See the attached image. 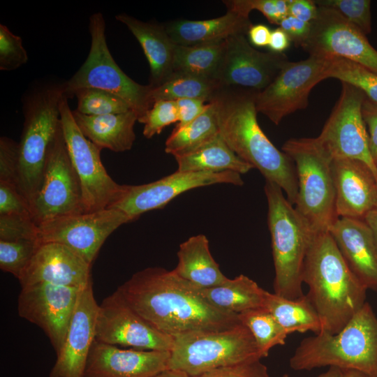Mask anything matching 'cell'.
<instances>
[{
    "label": "cell",
    "mask_w": 377,
    "mask_h": 377,
    "mask_svg": "<svg viewBox=\"0 0 377 377\" xmlns=\"http://www.w3.org/2000/svg\"><path fill=\"white\" fill-rule=\"evenodd\" d=\"M117 290L149 324L172 337L225 330L240 323L238 314L214 306L198 288L163 267L138 271Z\"/></svg>",
    "instance_id": "6da1fadb"
},
{
    "label": "cell",
    "mask_w": 377,
    "mask_h": 377,
    "mask_svg": "<svg viewBox=\"0 0 377 377\" xmlns=\"http://www.w3.org/2000/svg\"><path fill=\"white\" fill-rule=\"evenodd\" d=\"M256 91L226 87L213 101L219 133L228 147L243 161L258 169L265 178L281 188L287 200L295 205L298 193L295 165L279 150L258 124Z\"/></svg>",
    "instance_id": "7a4b0ae2"
},
{
    "label": "cell",
    "mask_w": 377,
    "mask_h": 377,
    "mask_svg": "<svg viewBox=\"0 0 377 377\" xmlns=\"http://www.w3.org/2000/svg\"><path fill=\"white\" fill-rule=\"evenodd\" d=\"M302 282L320 318V332L338 333L367 302L368 289L350 270L329 232L313 235Z\"/></svg>",
    "instance_id": "3957f363"
},
{
    "label": "cell",
    "mask_w": 377,
    "mask_h": 377,
    "mask_svg": "<svg viewBox=\"0 0 377 377\" xmlns=\"http://www.w3.org/2000/svg\"><path fill=\"white\" fill-rule=\"evenodd\" d=\"M295 371L325 367L354 369L377 377V317L367 302L337 334L304 338L289 360Z\"/></svg>",
    "instance_id": "277c9868"
},
{
    "label": "cell",
    "mask_w": 377,
    "mask_h": 377,
    "mask_svg": "<svg viewBox=\"0 0 377 377\" xmlns=\"http://www.w3.org/2000/svg\"><path fill=\"white\" fill-rule=\"evenodd\" d=\"M65 84L36 87L23 99L24 124L19 143L18 189L30 209L40 188L50 147L61 126Z\"/></svg>",
    "instance_id": "5b68a950"
},
{
    "label": "cell",
    "mask_w": 377,
    "mask_h": 377,
    "mask_svg": "<svg viewBox=\"0 0 377 377\" xmlns=\"http://www.w3.org/2000/svg\"><path fill=\"white\" fill-rule=\"evenodd\" d=\"M267 223L272 241L274 293L290 300L301 297L304 259L314 234L276 184L265 180Z\"/></svg>",
    "instance_id": "8992f818"
},
{
    "label": "cell",
    "mask_w": 377,
    "mask_h": 377,
    "mask_svg": "<svg viewBox=\"0 0 377 377\" xmlns=\"http://www.w3.org/2000/svg\"><path fill=\"white\" fill-rule=\"evenodd\" d=\"M281 150L295 168L298 185L296 211L314 234L329 232L339 219L332 157L316 138L289 139Z\"/></svg>",
    "instance_id": "52a82bcc"
},
{
    "label": "cell",
    "mask_w": 377,
    "mask_h": 377,
    "mask_svg": "<svg viewBox=\"0 0 377 377\" xmlns=\"http://www.w3.org/2000/svg\"><path fill=\"white\" fill-rule=\"evenodd\" d=\"M173 338L168 369L188 376L263 358L252 334L241 322L225 330L193 331Z\"/></svg>",
    "instance_id": "ba28073f"
},
{
    "label": "cell",
    "mask_w": 377,
    "mask_h": 377,
    "mask_svg": "<svg viewBox=\"0 0 377 377\" xmlns=\"http://www.w3.org/2000/svg\"><path fill=\"white\" fill-rule=\"evenodd\" d=\"M89 30L91 46L88 56L77 71L64 82L66 95L73 96L81 88L103 89L126 101L139 119L153 105L152 87L136 82L117 64L107 45L105 22L101 13L90 16Z\"/></svg>",
    "instance_id": "9c48e42d"
},
{
    "label": "cell",
    "mask_w": 377,
    "mask_h": 377,
    "mask_svg": "<svg viewBox=\"0 0 377 377\" xmlns=\"http://www.w3.org/2000/svg\"><path fill=\"white\" fill-rule=\"evenodd\" d=\"M64 95L60 118L67 151L82 190L84 212L108 208L119 198L122 185L109 175L101 159V148L81 132Z\"/></svg>",
    "instance_id": "30bf717a"
},
{
    "label": "cell",
    "mask_w": 377,
    "mask_h": 377,
    "mask_svg": "<svg viewBox=\"0 0 377 377\" xmlns=\"http://www.w3.org/2000/svg\"><path fill=\"white\" fill-rule=\"evenodd\" d=\"M327 78L328 57L309 56L299 61H288L273 81L256 93V110L278 125L286 117L307 108L311 91Z\"/></svg>",
    "instance_id": "8fae6325"
},
{
    "label": "cell",
    "mask_w": 377,
    "mask_h": 377,
    "mask_svg": "<svg viewBox=\"0 0 377 377\" xmlns=\"http://www.w3.org/2000/svg\"><path fill=\"white\" fill-rule=\"evenodd\" d=\"M82 190L67 151L61 124L48 151L43 178L31 205L38 226L61 216L84 213Z\"/></svg>",
    "instance_id": "7c38bea8"
},
{
    "label": "cell",
    "mask_w": 377,
    "mask_h": 377,
    "mask_svg": "<svg viewBox=\"0 0 377 377\" xmlns=\"http://www.w3.org/2000/svg\"><path fill=\"white\" fill-rule=\"evenodd\" d=\"M340 96L317 140L334 158H351L365 163L377 181V166L369 145V135L362 108L364 94L358 89L341 82Z\"/></svg>",
    "instance_id": "4fadbf2b"
},
{
    "label": "cell",
    "mask_w": 377,
    "mask_h": 377,
    "mask_svg": "<svg viewBox=\"0 0 377 377\" xmlns=\"http://www.w3.org/2000/svg\"><path fill=\"white\" fill-rule=\"evenodd\" d=\"M131 221L122 211L111 208L66 215L40 224L38 240L65 245L92 266L106 239Z\"/></svg>",
    "instance_id": "5bb4252c"
},
{
    "label": "cell",
    "mask_w": 377,
    "mask_h": 377,
    "mask_svg": "<svg viewBox=\"0 0 377 377\" xmlns=\"http://www.w3.org/2000/svg\"><path fill=\"white\" fill-rule=\"evenodd\" d=\"M216 184L242 186L239 173L232 171L220 172L177 171L158 180L141 185H122L117 200L108 208L126 214L132 221L141 214L165 207L177 195L202 186Z\"/></svg>",
    "instance_id": "9a60e30c"
},
{
    "label": "cell",
    "mask_w": 377,
    "mask_h": 377,
    "mask_svg": "<svg viewBox=\"0 0 377 377\" xmlns=\"http://www.w3.org/2000/svg\"><path fill=\"white\" fill-rule=\"evenodd\" d=\"M96 340L135 349L171 351L174 338L158 330L137 313L116 290L99 304Z\"/></svg>",
    "instance_id": "2e32d148"
},
{
    "label": "cell",
    "mask_w": 377,
    "mask_h": 377,
    "mask_svg": "<svg viewBox=\"0 0 377 377\" xmlns=\"http://www.w3.org/2000/svg\"><path fill=\"white\" fill-rule=\"evenodd\" d=\"M302 48L309 56L344 58L377 74V50L366 35L332 8L318 6L309 36Z\"/></svg>",
    "instance_id": "e0dca14e"
},
{
    "label": "cell",
    "mask_w": 377,
    "mask_h": 377,
    "mask_svg": "<svg viewBox=\"0 0 377 377\" xmlns=\"http://www.w3.org/2000/svg\"><path fill=\"white\" fill-rule=\"evenodd\" d=\"M80 289L47 283L22 287L19 316L44 331L56 354L64 342Z\"/></svg>",
    "instance_id": "ac0fdd59"
},
{
    "label": "cell",
    "mask_w": 377,
    "mask_h": 377,
    "mask_svg": "<svg viewBox=\"0 0 377 377\" xmlns=\"http://www.w3.org/2000/svg\"><path fill=\"white\" fill-rule=\"evenodd\" d=\"M288 61L283 53L258 51L250 45L245 35H235L226 40L214 80L221 89L260 91L273 81Z\"/></svg>",
    "instance_id": "d6986e66"
},
{
    "label": "cell",
    "mask_w": 377,
    "mask_h": 377,
    "mask_svg": "<svg viewBox=\"0 0 377 377\" xmlns=\"http://www.w3.org/2000/svg\"><path fill=\"white\" fill-rule=\"evenodd\" d=\"M98 306L91 281L79 292L64 342L57 353L50 377H84L89 354L96 340Z\"/></svg>",
    "instance_id": "ffe728a7"
},
{
    "label": "cell",
    "mask_w": 377,
    "mask_h": 377,
    "mask_svg": "<svg viewBox=\"0 0 377 377\" xmlns=\"http://www.w3.org/2000/svg\"><path fill=\"white\" fill-rule=\"evenodd\" d=\"M91 265L59 243H40L18 279L22 287L39 283L82 288L91 281Z\"/></svg>",
    "instance_id": "44dd1931"
},
{
    "label": "cell",
    "mask_w": 377,
    "mask_h": 377,
    "mask_svg": "<svg viewBox=\"0 0 377 377\" xmlns=\"http://www.w3.org/2000/svg\"><path fill=\"white\" fill-rule=\"evenodd\" d=\"M170 356V351L121 349L95 340L84 377H150L168 368Z\"/></svg>",
    "instance_id": "7402d4cb"
},
{
    "label": "cell",
    "mask_w": 377,
    "mask_h": 377,
    "mask_svg": "<svg viewBox=\"0 0 377 377\" xmlns=\"http://www.w3.org/2000/svg\"><path fill=\"white\" fill-rule=\"evenodd\" d=\"M332 168L339 218L364 220L377 207V181L372 171L351 158H334Z\"/></svg>",
    "instance_id": "603a6c76"
},
{
    "label": "cell",
    "mask_w": 377,
    "mask_h": 377,
    "mask_svg": "<svg viewBox=\"0 0 377 377\" xmlns=\"http://www.w3.org/2000/svg\"><path fill=\"white\" fill-rule=\"evenodd\" d=\"M329 232L353 273L367 289L377 292V247L365 221L339 217Z\"/></svg>",
    "instance_id": "cb8c5ba5"
},
{
    "label": "cell",
    "mask_w": 377,
    "mask_h": 377,
    "mask_svg": "<svg viewBox=\"0 0 377 377\" xmlns=\"http://www.w3.org/2000/svg\"><path fill=\"white\" fill-rule=\"evenodd\" d=\"M125 24L140 44L150 68L149 85L154 88L167 80L174 72L175 45L165 26L143 22L127 14L115 16Z\"/></svg>",
    "instance_id": "d4e9b609"
},
{
    "label": "cell",
    "mask_w": 377,
    "mask_h": 377,
    "mask_svg": "<svg viewBox=\"0 0 377 377\" xmlns=\"http://www.w3.org/2000/svg\"><path fill=\"white\" fill-rule=\"evenodd\" d=\"M251 25L249 17L227 10L225 15L213 19L177 20L164 26L175 44L190 46L219 43L235 35H245Z\"/></svg>",
    "instance_id": "484cf974"
},
{
    "label": "cell",
    "mask_w": 377,
    "mask_h": 377,
    "mask_svg": "<svg viewBox=\"0 0 377 377\" xmlns=\"http://www.w3.org/2000/svg\"><path fill=\"white\" fill-rule=\"evenodd\" d=\"M73 116L82 134L97 147L114 152L131 149L135 140L134 125L137 113L126 112L90 116L73 110Z\"/></svg>",
    "instance_id": "4316f807"
},
{
    "label": "cell",
    "mask_w": 377,
    "mask_h": 377,
    "mask_svg": "<svg viewBox=\"0 0 377 377\" xmlns=\"http://www.w3.org/2000/svg\"><path fill=\"white\" fill-rule=\"evenodd\" d=\"M178 263L172 270L198 288L217 286L228 280L213 258L205 235L192 236L180 244Z\"/></svg>",
    "instance_id": "83f0119b"
},
{
    "label": "cell",
    "mask_w": 377,
    "mask_h": 377,
    "mask_svg": "<svg viewBox=\"0 0 377 377\" xmlns=\"http://www.w3.org/2000/svg\"><path fill=\"white\" fill-rule=\"evenodd\" d=\"M174 157L179 172L232 171L241 175L253 168L228 147L220 133L198 148Z\"/></svg>",
    "instance_id": "f1b7e54d"
},
{
    "label": "cell",
    "mask_w": 377,
    "mask_h": 377,
    "mask_svg": "<svg viewBox=\"0 0 377 377\" xmlns=\"http://www.w3.org/2000/svg\"><path fill=\"white\" fill-rule=\"evenodd\" d=\"M202 297L219 309L239 314L264 307L266 290L249 277L240 274L217 286L198 288Z\"/></svg>",
    "instance_id": "f546056e"
},
{
    "label": "cell",
    "mask_w": 377,
    "mask_h": 377,
    "mask_svg": "<svg viewBox=\"0 0 377 377\" xmlns=\"http://www.w3.org/2000/svg\"><path fill=\"white\" fill-rule=\"evenodd\" d=\"M264 307L289 334L321 332L320 318L307 295L290 300L266 291Z\"/></svg>",
    "instance_id": "4dcf8cb0"
},
{
    "label": "cell",
    "mask_w": 377,
    "mask_h": 377,
    "mask_svg": "<svg viewBox=\"0 0 377 377\" xmlns=\"http://www.w3.org/2000/svg\"><path fill=\"white\" fill-rule=\"evenodd\" d=\"M225 45L226 40L190 46L175 45L173 73L188 74L214 80Z\"/></svg>",
    "instance_id": "1f68e13d"
},
{
    "label": "cell",
    "mask_w": 377,
    "mask_h": 377,
    "mask_svg": "<svg viewBox=\"0 0 377 377\" xmlns=\"http://www.w3.org/2000/svg\"><path fill=\"white\" fill-rule=\"evenodd\" d=\"M219 134L216 106L213 101L198 117L175 128L165 143V151L173 156L189 152Z\"/></svg>",
    "instance_id": "d6a6232c"
},
{
    "label": "cell",
    "mask_w": 377,
    "mask_h": 377,
    "mask_svg": "<svg viewBox=\"0 0 377 377\" xmlns=\"http://www.w3.org/2000/svg\"><path fill=\"white\" fill-rule=\"evenodd\" d=\"M221 88L213 80L188 74L173 73L161 85L153 88L151 101H176L184 98H199L210 102Z\"/></svg>",
    "instance_id": "836d02e7"
},
{
    "label": "cell",
    "mask_w": 377,
    "mask_h": 377,
    "mask_svg": "<svg viewBox=\"0 0 377 377\" xmlns=\"http://www.w3.org/2000/svg\"><path fill=\"white\" fill-rule=\"evenodd\" d=\"M238 317L252 334L263 358L273 347L284 345L290 334L265 307L245 311Z\"/></svg>",
    "instance_id": "e575fe53"
},
{
    "label": "cell",
    "mask_w": 377,
    "mask_h": 377,
    "mask_svg": "<svg viewBox=\"0 0 377 377\" xmlns=\"http://www.w3.org/2000/svg\"><path fill=\"white\" fill-rule=\"evenodd\" d=\"M329 78L333 77L360 90L365 97L377 104V74L348 59L327 56Z\"/></svg>",
    "instance_id": "d590c367"
},
{
    "label": "cell",
    "mask_w": 377,
    "mask_h": 377,
    "mask_svg": "<svg viewBox=\"0 0 377 377\" xmlns=\"http://www.w3.org/2000/svg\"><path fill=\"white\" fill-rule=\"evenodd\" d=\"M73 96L77 100L78 112L90 116H99L126 112L132 108L119 96L96 88H81L75 90Z\"/></svg>",
    "instance_id": "8d00e7d4"
},
{
    "label": "cell",
    "mask_w": 377,
    "mask_h": 377,
    "mask_svg": "<svg viewBox=\"0 0 377 377\" xmlns=\"http://www.w3.org/2000/svg\"><path fill=\"white\" fill-rule=\"evenodd\" d=\"M38 240H0V268L17 279L26 269L38 247Z\"/></svg>",
    "instance_id": "74e56055"
},
{
    "label": "cell",
    "mask_w": 377,
    "mask_h": 377,
    "mask_svg": "<svg viewBox=\"0 0 377 377\" xmlns=\"http://www.w3.org/2000/svg\"><path fill=\"white\" fill-rule=\"evenodd\" d=\"M317 6L336 10L364 35L371 31V1L369 0H318Z\"/></svg>",
    "instance_id": "f35d334b"
},
{
    "label": "cell",
    "mask_w": 377,
    "mask_h": 377,
    "mask_svg": "<svg viewBox=\"0 0 377 377\" xmlns=\"http://www.w3.org/2000/svg\"><path fill=\"white\" fill-rule=\"evenodd\" d=\"M227 10H232L246 17L253 10L260 12L267 20L274 24L288 15L289 0H230L223 1Z\"/></svg>",
    "instance_id": "ab89813d"
},
{
    "label": "cell",
    "mask_w": 377,
    "mask_h": 377,
    "mask_svg": "<svg viewBox=\"0 0 377 377\" xmlns=\"http://www.w3.org/2000/svg\"><path fill=\"white\" fill-rule=\"evenodd\" d=\"M138 121L144 124L143 135L151 138L161 133L170 124L178 121L176 102L173 101H157Z\"/></svg>",
    "instance_id": "60d3db41"
},
{
    "label": "cell",
    "mask_w": 377,
    "mask_h": 377,
    "mask_svg": "<svg viewBox=\"0 0 377 377\" xmlns=\"http://www.w3.org/2000/svg\"><path fill=\"white\" fill-rule=\"evenodd\" d=\"M28 55L20 36L12 33L4 24H0V70L10 71L25 64Z\"/></svg>",
    "instance_id": "b9f144b4"
},
{
    "label": "cell",
    "mask_w": 377,
    "mask_h": 377,
    "mask_svg": "<svg viewBox=\"0 0 377 377\" xmlns=\"http://www.w3.org/2000/svg\"><path fill=\"white\" fill-rule=\"evenodd\" d=\"M38 226L30 214L0 215V240H38Z\"/></svg>",
    "instance_id": "7bdbcfd3"
},
{
    "label": "cell",
    "mask_w": 377,
    "mask_h": 377,
    "mask_svg": "<svg viewBox=\"0 0 377 377\" xmlns=\"http://www.w3.org/2000/svg\"><path fill=\"white\" fill-rule=\"evenodd\" d=\"M18 173L19 143L8 137H1L0 182L9 183L17 187Z\"/></svg>",
    "instance_id": "ee69618b"
},
{
    "label": "cell",
    "mask_w": 377,
    "mask_h": 377,
    "mask_svg": "<svg viewBox=\"0 0 377 377\" xmlns=\"http://www.w3.org/2000/svg\"><path fill=\"white\" fill-rule=\"evenodd\" d=\"M260 360L221 367L189 377H269L267 367Z\"/></svg>",
    "instance_id": "f6af8a7d"
},
{
    "label": "cell",
    "mask_w": 377,
    "mask_h": 377,
    "mask_svg": "<svg viewBox=\"0 0 377 377\" xmlns=\"http://www.w3.org/2000/svg\"><path fill=\"white\" fill-rule=\"evenodd\" d=\"M30 214L29 202L15 185L0 182V215Z\"/></svg>",
    "instance_id": "bcb514c9"
},
{
    "label": "cell",
    "mask_w": 377,
    "mask_h": 377,
    "mask_svg": "<svg viewBox=\"0 0 377 377\" xmlns=\"http://www.w3.org/2000/svg\"><path fill=\"white\" fill-rule=\"evenodd\" d=\"M175 102L178 112V124L175 128L182 127L198 117L209 103L199 98L179 99Z\"/></svg>",
    "instance_id": "7dc6e473"
},
{
    "label": "cell",
    "mask_w": 377,
    "mask_h": 377,
    "mask_svg": "<svg viewBox=\"0 0 377 377\" xmlns=\"http://www.w3.org/2000/svg\"><path fill=\"white\" fill-rule=\"evenodd\" d=\"M297 47L304 45L311 31V23L300 20L291 15L284 17L279 24Z\"/></svg>",
    "instance_id": "c3c4849f"
},
{
    "label": "cell",
    "mask_w": 377,
    "mask_h": 377,
    "mask_svg": "<svg viewBox=\"0 0 377 377\" xmlns=\"http://www.w3.org/2000/svg\"><path fill=\"white\" fill-rule=\"evenodd\" d=\"M362 113L369 135V145L371 157L377 164V104L366 97L362 104Z\"/></svg>",
    "instance_id": "681fc988"
},
{
    "label": "cell",
    "mask_w": 377,
    "mask_h": 377,
    "mask_svg": "<svg viewBox=\"0 0 377 377\" xmlns=\"http://www.w3.org/2000/svg\"><path fill=\"white\" fill-rule=\"evenodd\" d=\"M318 14V6L311 0H289L288 15L311 23Z\"/></svg>",
    "instance_id": "f907efd6"
},
{
    "label": "cell",
    "mask_w": 377,
    "mask_h": 377,
    "mask_svg": "<svg viewBox=\"0 0 377 377\" xmlns=\"http://www.w3.org/2000/svg\"><path fill=\"white\" fill-rule=\"evenodd\" d=\"M271 30L265 24H252L248 31L250 42L257 47L268 46Z\"/></svg>",
    "instance_id": "816d5d0a"
},
{
    "label": "cell",
    "mask_w": 377,
    "mask_h": 377,
    "mask_svg": "<svg viewBox=\"0 0 377 377\" xmlns=\"http://www.w3.org/2000/svg\"><path fill=\"white\" fill-rule=\"evenodd\" d=\"M291 41L287 34L278 27L271 31L269 48L274 53H283L290 45Z\"/></svg>",
    "instance_id": "f5cc1de1"
},
{
    "label": "cell",
    "mask_w": 377,
    "mask_h": 377,
    "mask_svg": "<svg viewBox=\"0 0 377 377\" xmlns=\"http://www.w3.org/2000/svg\"><path fill=\"white\" fill-rule=\"evenodd\" d=\"M364 221L369 227L377 247V207L371 210L364 217Z\"/></svg>",
    "instance_id": "db71d44e"
},
{
    "label": "cell",
    "mask_w": 377,
    "mask_h": 377,
    "mask_svg": "<svg viewBox=\"0 0 377 377\" xmlns=\"http://www.w3.org/2000/svg\"><path fill=\"white\" fill-rule=\"evenodd\" d=\"M150 377H189L186 373L176 369H166Z\"/></svg>",
    "instance_id": "11a10c76"
},
{
    "label": "cell",
    "mask_w": 377,
    "mask_h": 377,
    "mask_svg": "<svg viewBox=\"0 0 377 377\" xmlns=\"http://www.w3.org/2000/svg\"><path fill=\"white\" fill-rule=\"evenodd\" d=\"M339 377H371V376L354 369H341Z\"/></svg>",
    "instance_id": "9f6ffc18"
},
{
    "label": "cell",
    "mask_w": 377,
    "mask_h": 377,
    "mask_svg": "<svg viewBox=\"0 0 377 377\" xmlns=\"http://www.w3.org/2000/svg\"><path fill=\"white\" fill-rule=\"evenodd\" d=\"M341 369L337 367H329V369L320 374L317 377H339Z\"/></svg>",
    "instance_id": "6f0895ef"
},
{
    "label": "cell",
    "mask_w": 377,
    "mask_h": 377,
    "mask_svg": "<svg viewBox=\"0 0 377 377\" xmlns=\"http://www.w3.org/2000/svg\"><path fill=\"white\" fill-rule=\"evenodd\" d=\"M280 377H289V376H288V374H283V375H282V376H280Z\"/></svg>",
    "instance_id": "680465c9"
},
{
    "label": "cell",
    "mask_w": 377,
    "mask_h": 377,
    "mask_svg": "<svg viewBox=\"0 0 377 377\" xmlns=\"http://www.w3.org/2000/svg\"><path fill=\"white\" fill-rule=\"evenodd\" d=\"M376 166H377V164H376Z\"/></svg>",
    "instance_id": "91938a15"
}]
</instances>
